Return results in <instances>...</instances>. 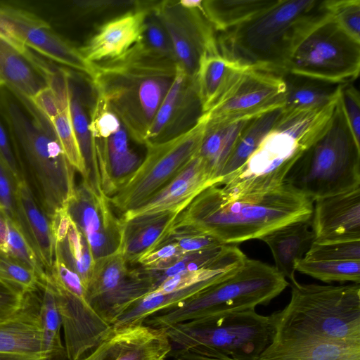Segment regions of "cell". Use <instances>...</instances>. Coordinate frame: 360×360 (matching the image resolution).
Returning a JSON list of instances; mask_svg holds the SVG:
<instances>
[{
  "label": "cell",
  "instance_id": "obj_1",
  "mask_svg": "<svg viewBox=\"0 0 360 360\" xmlns=\"http://www.w3.org/2000/svg\"><path fill=\"white\" fill-rule=\"evenodd\" d=\"M313 202L290 186L259 195L233 197L219 185L203 190L176 217L174 229L188 226L223 244L260 239L288 224L311 218Z\"/></svg>",
  "mask_w": 360,
  "mask_h": 360
},
{
  "label": "cell",
  "instance_id": "obj_2",
  "mask_svg": "<svg viewBox=\"0 0 360 360\" xmlns=\"http://www.w3.org/2000/svg\"><path fill=\"white\" fill-rule=\"evenodd\" d=\"M96 96L119 117L129 137L144 145L147 132L176 73L175 61L135 44L122 56L96 63Z\"/></svg>",
  "mask_w": 360,
  "mask_h": 360
},
{
  "label": "cell",
  "instance_id": "obj_3",
  "mask_svg": "<svg viewBox=\"0 0 360 360\" xmlns=\"http://www.w3.org/2000/svg\"><path fill=\"white\" fill-rule=\"evenodd\" d=\"M328 14L325 0H278L217 37L223 56L257 70L282 75L300 40Z\"/></svg>",
  "mask_w": 360,
  "mask_h": 360
},
{
  "label": "cell",
  "instance_id": "obj_4",
  "mask_svg": "<svg viewBox=\"0 0 360 360\" xmlns=\"http://www.w3.org/2000/svg\"><path fill=\"white\" fill-rule=\"evenodd\" d=\"M0 116L11 140L32 175L41 207L51 219L63 209L75 188L68 160L50 121L30 100L0 89Z\"/></svg>",
  "mask_w": 360,
  "mask_h": 360
},
{
  "label": "cell",
  "instance_id": "obj_5",
  "mask_svg": "<svg viewBox=\"0 0 360 360\" xmlns=\"http://www.w3.org/2000/svg\"><path fill=\"white\" fill-rule=\"evenodd\" d=\"M291 282L288 304L271 314L272 338L360 345V285Z\"/></svg>",
  "mask_w": 360,
  "mask_h": 360
},
{
  "label": "cell",
  "instance_id": "obj_6",
  "mask_svg": "<svg viewBox=\"0 0 360 360\" xmlns=\"http://www.w3.org/2000/svg\"><path fill=\"white\" fill-rule=\"evenodd\" d=\"M283 184L313 202L360 186V146L347 124L339 98L328 126L296 160Z\"/></svg>",
  "mask_w": 360,
  "mask_h": 360
},
{
  "label": "cell",
  "instance_id": "obj_7",
  "mask_svg": "<svg viewBox=\"0 0 360 360\" xmlns=\"http://www.w3.org/2000/svg\"><path fill=\"white\" fill-rule=\"evenodd\" d=\"M288 285L274 266L247 257L224 278L184 302L149 316L143 324L165 328L212 315L255 309L269 303Z\"/></svg>",
  "mask_w": 360,
  "mask_h": 360
},
{
  "label": "cell",
  "instance_id": "obj_8",
  "mask_svg": "<svg viewBox=\"0 0 360 360\" xmlns=\"http://www.w3.org/2000/svg\"><path fill=\"white\" fill-rule=\"evenodd\" d=\"M165 330L175 349L234 360H253L274 335L271 316L259 314L255 309L205 316Z\"/></svg>",
  "mask_w": 360,
  "mask_h": 360
},
{
  "label": "cell",
  "instance_id": "obj_9",
  "mask_svg": "<svg viewBox=\"0 0 360 360\" xmlns=\"http://www.w3.org/2000/svg\"><path fill=\"white\" fill-rule=\"evenodd\" d=\"M359 70L360 42L346 33L328 13L297 44L285 74L341 84L356 79Z\"/></svg>",
  "mask_w": 360,
  "mask_h": 360
},
{
  "label": "cell",
  "instance_id": "obj_10",
  "mask_svg": "<svg viewBox=\"0 0 360 360\" xmlns=\"http://www.w3.org/2000/svg\"><path fill=\"white\" fill-rule=\"evenodd\" d=\"M207 118L202 114L186 131L164 142L146 146V155L129 181L109 198L122 214L145 202L171 181L194 157L205 135Z\"/></svg>",
  "mask_w": 360,
  "mask_h": 360
},
{
  "label": "cell",
  "instance_id": "obj_11",
  "mask_svg": "<svg viewBox=\"0 0 360 360\" xmlns=\"http://www.w3.org/2000/svg\"><path fill=\"white\" fill-rule=\"evenodd\" d=\"M305 149L288 132L274 127L239 169L218 184L228 195L245 197L274 191Z\"/></svg>",
  "mask_w": 360,
  "mask_h": 360
},
{
  "label": "cell",
  "instance_id": "obj_12",
  "mask_svg": "<svg viewBox=\"0 0 360 360\" xmlns=\"http://www.w3.org/2000/svg\"><path fill=\"white\" fill-rule=\"evenodd\" d=\"M127 264L120 250L96 260L87 287L89 302L111 327L135 302L156 288L145 269H129Z\"/></svg>",
  "mask_w": 360,
  "mask_h": 360
},
{
  "label": "cell",
  "instance_id": "obj_13",
  "mask_svg": "<svg viewBox=\"0 0 360 360\" xmlns=\"http://www.w3.org/2000/svg\"><path fill=\"white\" fill-rule=\"evenodd\" d=\"M89 127L101 188L110 198L129 181L142 160L131 149L129 134L119 117L98 97Z\"/></svg>",
  "mask_w": 360,
  "mask_h": 360
},
{
  "label": "cell",
  "instance_id": "obj_14",
  "mask_svg": "<svg viewBox=\"0 0 360 360\" xmlns=\"http://www.w3.org/2000/svg\"><path fill=\"white\" fill-rule=\"evenodd\" d=\"M0 30L32 51L86 75L91 81L96 63L86 60L79 49L59 35L33 13L0 4Z\"/></svg>",
  "mask_w": 360,
  "mask_h": 360
},
{
  "label": "cell",
  "instance_id": "obj_15",
  "mask_svg": "<svg viewBox=\"0 0 360 360\" xmlns=\"http://www.w3.org/2000/svg\"><path fill=\"white\" fill-rule=\"evenodd\" d=\"M151 11L169 35L176 64L194 78L203 55L219 52L212 25L200 10L184 8L174 1L152 5Z\"/></svg>",
  "mask_w": 360,
  "mask_h": 360
},
{
  "label": "cell",
  "instance_id": "obj_16",
  "mask_svg": "<svg viewBox=\"0 0 360 360\" xmlns=\"http://www.w3.org/2000/svg\"><path fill=\"white\" fill-rule=\"evenodd\" d=\"M65 208L86 239L95 261L119 250L122 221L115 216L109 198L102 191H96L82 180Z\"/></svg>",
  "mask_w": 360,
  "mask_h": 360
},
{
  "label": "cell",
  "instance_id": "obj_17",
  "mask_svg": "<svg viewBox=\"0 0 360 360\" xmlns=\"http://www.w3.org/2000/svg\"><path fill=\"white\" fill-rule=\"evenodd\" d=\"M285 84L281 75L245 70L206 115L208 122L255 116L283 106Z\"/></svg>",
  "mask_w": 360,
  "mask_h": 360
},
{
  "label": "cell",
  "instance_id": "obj_18",
  "mask_svg": "<svg viewBox=\"0 0 360 360\" xmlns=\"http://www.w3.org/2000/svg\"><path fill=\"white\" fill-rule=\"evenodd\" d=\"M202 114L194 78L177 65L174 80L155 114L144 145L164 142L186 131Z\"/></svg>",
  "mask_w": 360,
  "mask_h": 360
},
{
  "label": "cell",
  "instance_id": "obj_19",
  "mask_svg": "<svg viewBox=\"0 0 360 360\" xmlns=\"http://www.w3.org/2000/svg\"><path fill=\"white\" fill-rule=\"evenodd\" d=\"M55 68L0 30V89L30 100L48 86Z\"/></svg>",
  "mask_w": 360,
  "mask_h": 360
},
{
  "label": "cell",
  "instance_id": "obj_20",
  "mask_svg": "<svg viewBox=\"0 0 360 360\" xmlns=\"http://www.w3.org/2000/svg\"><path fill=\"white\" fill-rule=\"evenodd\" d=\"M41 288L25 295L20 307L0 322V360H42Z\"/></svg>",
  "mask_w": 360,
  "mask_h": 360
},
{
  "label": "cell",
  "instance_id": "obj_21",
  "mask_svg": "<svg viewBox=\"0 0 360 360\" xmlns=\"http://www.w3.org/2000/svg\"><path fill=\"white\" fill-rule=\"evenodd\" d=\"M218 184L207 172L196 154L166 185L138 207L126 212L120 219L159 212H182L192 200L207 187Z\"/></svg>",
  "mask_w": 360,
  "mask_h": 360
},
{
  "label": "cell",
  "instance_id": "obj_22",
  "mask_svg": "<svg viewBox=\"0 0 360 360\" xmlns=\"http://www.w3.org/2000/svg\"><path fill=\"white\" fill-rule=\"evenodd\" d=\"M314 202L315 241L360 240V186Z\"/></svg>",
  "mask_w": 360,
  "mask_h": 360
},
{
  "label": "cell",
  "instance_id": "obj_23",
  "mask_svg": "<svg viewBox=\"0 0 360 360\" xmlns=\"http://www.w3.org/2000/svg\"><path fill=\"white\" fill-rule=\"evenodd\" d=\"M151 6H139L103 24L79 51L89 62L98 63L116 58L139 39Z\"/></svg>",
  "mask_w": 360,
  "mask_h": 360
},
{
  "label": "cell",
  "instance_id": "obj_24",
  "mask_svg": "<svg viewBox=\"0 0 360 360\" xmlns=\"http://www.w3.org/2000/svg\"><path fill=\"white\" fill-rule=\"evenodd\" d=\"M15 199L18 225L47 274L55 258L51 219L39 205L24 176L15 184Z\"/></svg>",
  "mask_w": 360,
  "mask_h": 360
},
{
  "label": "cell",
  "instance_id": "obj_25",
  "mask_svg": "<svg viewBox=\"0 0 360 360\" xmlns=\"http://www.w3.org/2000/svg\"><path fill=\"white\" fill-rule=\"evenodd\" d=\"M179 212H159L122 220L120 252L127 264L137 263L155 249L173 229Z\"/></svg>",
  "mask_w": 360,
  "mask_h": 360
},
{
  "label": "cell",
  "instance_id": "obj_26",
  "mask_svg": "<svg viewBox=\"0 0 360 360\" xmlns=\"http://www.w3.org/2000/svg\"><path fill=\"white\" fill-rule=\"evenodd\" d=\"M253 360H360V345L311 339L272 338Z\"/></svg>",
  "mask_w": 360,
  "mask_h": 360
},
{
  "label": "cell",
  "instance_id": "obj_27",
  "mask_svg": "<svg viewBox=\"0 0 360 360\" xmlns=\"http://www.w3.org/2000/svg\"><path fill=\"white\" fill-rule=\"evenodd\" d=\"M50 219L55 240V255L79 276L87 290L95 259L86 239L72 221L65 207Z\"/></svg>",
  "mask_w": 360,
  "mask_h": 360
},
{
  "label": "cell",
  "instance_id": "obj_28",
  "mask_svg": "<svg viewBox=\"0 0 360 360\" xmlns=\"http://www.w3.org/2000/svg\"><path fill=\"white\" fill-rule=\"evenodd\" d=\"M311 218L292 222L260 238L270 248L276 269L290 281L295 280V263L304 257L315 240Z\"/></svg>",
  "mask_w": 360,
  "mask_h": 360
},
{
  "label": "cell",
  "instance_id": "obj_29",
  "mask_svg": "<svg viewBox=\"0 0 360 360\" xmlns=\"http://www.w3.org/2000/svg\"><path fill=\"white\" fill-rule=\"evenodd\" d=\"M248 68L219 52L204 54L194 77L202 113L211 110Z\"/></svg>",
  "mask_w": 360,
  "mask_h": 360
},
{
  "label": "cell",
  "instance_id": "obj_30",
  "mask_svg": "<svg viewBox=\"0 0 360 360\" xmlns=\"http://www.w3.org/2000/svg\"><path fill=\"white\" fill-rule=\"evenodd\" d=\"M255 116L208 122L197 155L211 176L220 183V172L243 129Z\"/></svg>",
  "mask_w": 360,
  "mask_h": 360
},
{
  "label": "cell",
  "instance_id": "obj_31",
  "mask_svg": "<svg viewBox=\"0 0 360 360\" xmlns=\"http://www.w3.org/2000/svg\"><path fill=\"white\" fill-rule=\"evenodd\" d=\"M115 330H119L120 340L114 360H165L172 351L164 328L143 323Z\"/></svg>",
  "mask_w": 360,
  "mask_h": 360
},
{
  "label": "cell",
  "instance_id": "obj_32",
  "mask_svg": "<svg viewBox=\"0 0 360 360\" xmlns=\"http://www.w3.org/2000/svg\"><path fill=\"white\" fill-rule=\"evenodd\" d=\"M281 76L285 84L283 114L321 108L339 96L340 84L289 73Z\"/></svg>",
  "mask_w": 360,
  "mask_h": 360
},
{
  "label": "cell",
  "instance_id": "obj_33",
  "mask_svg": "<svg viewBox=\"0 0 360 360\" xmlns=\"http://www.w3.org/2000/svg\"><path fill=\"white\" fill-rule=\"evenodd\" d=\"M283 106L253 117L239 135L219 174L220 182L239 169L258 148L278 121Z\"/></svg>",
  "mask_w": 360,
  "mask_h": 360
},
{
  "label": "cell",
  "instance_id": "obj_34",
  "mask_svg": "<svg viewBox=\"0 0 360 360\" xmlns=\"http://www.w3.org/2000/svg\"><path fill=\"white\" fill-rule=\"evenodd\" d=\"M278 1V0L202 1L201 12L215 31L222 32L245 22Z\"/></svg>",
  "mask_w": 360,
  "mask_h": 360
},
{
  "label": "cell",
  "instance_id": "obj_35",
  "mask_svg": "<svg viewBox=\"0 0 360 360\" xmlns=\"http://www.w3.org/2000/svg\"><path fill=\"white\" fill-rule=\"evenodd\" d=\"M39 316L42 360H68L60 337L62 320L55 292L47 278L41 286Z\"/></svg>",
  "mask_w": 360,
  "mask_h": 360
},
{
  "label": "cell",
  "instance_id": "obj_36",
  "mask_svg": "<svg viewBox=\"0 0 360 360\" xmlns=\"http://www.w3.org/2000/svg\"><path fill=\"white\" fill-rule=\"evenodd\" d=\"M70 111L75 134L86 167V177L82 180L86 181L96 191L101 192L93 141L89 127V119L79 98L71 86Z\"/></svg>",
  "mask_w": 360,
  "mask_h": 360
},
{
  "label": "cell",
  "instance_id": "obj_37",
  "mask_svg": "<svg viewBox=\"0 0 360 360\" xmlns=\"http://www.w3.org/2000/svg\"><path fill=\"white\" fill-rule=\"evenodd\" d=\"M295 270L323 282L360 283V261H312L302 258Z\"/></svg>",
  "mask_w": 360,
  "mask_h": 360
},
{
  "label": "cell",
  "instance_id": "obj_38",
  "mask_svg": "<svg viewBox=\"0 0 360 360\" xmlns=\"http://www.w3.org/2000/svg\"><path fill=\"white\" fill-rule=\"evenodd\" d=\"M231 245L222 244L207 250L186 252L179 262L162 271L143 269L151 276L157 288L166 278L179 272L198 270L214 264L224 256Z\"/></svg>",
  "mask_w": 360,
  "mask_h": 360
},
{
  "label": "cell",
  "instance_id": "obj_39",
  "mask_svg": "<svg viewBox=\"0 0 360 360\" xmlns=\"http://www.w3.org/2000/svg\"><path fill=\"white\" fill-rule=\"evenodd\" d=\"M0 281L22 295L39 290L44 282L34 272L2 251H0Z\"/></svg>",
  "mask_w": 360,
  "mask_h": 360
},
{
  "label": "cell",
  "instance_id": "obj_40",
  "mask_svg": "<svg viewBox=\"0 0 360 360\" xmlns=\"http://www.w3.org/2000/svg\"><path fill=\"white\" fill-rule=\"evenodd\" d=\"M135 44L147 53L176 62L169 35L160 20L152 12L151 7L146 17L143 31Z\"/></svg>",
  "mask_w": 360,
  "mask_h": 360
},
{
  "label": "cell",
  "instance_id": "obj_41",
  "mask_svg": "<svg viewBox=\"0 0 360 360\" xmlns=\"http://www.w3.org/2000/svg\"><path fill=\"white\" fill-rule=\"evenodd\" d=\"M65 155L82 178L86 177L85 164L73 129L70 105L50 121Z\"/></svg>",
  "mask_w": 360,
  "mask_h": 360
},
{
  "label": "cell",
  "instance_id": "obj_42",
  "mask_svg": "<svg viewBox=\"0 0 360 360\" xmlns=\"http://www.w3.org/2000/svg\"><path fill=\"white\" fill-rule=\"evenodd\" d=\"M6 254L34 272L44 282L47 274L19 226L8 219Z\"/></svg>",
  "mask_w": 360,
  "mask_h": 360
},
{
  "label": "cell",
  "instance_id": "obj_43",
  "mask_svg": "<svg viewBox=\"0 0 360 360\" xmlns=\"http://www.w3.org/2000/svg\"><path fill=\"white\" fill-rule=\"evenodd\" d=\"M304 258L312 261H360V240H314Z\"/></svg>",
  "mask_w": 360,
  "mask_h": 360
},
{
  "label": "cell",
  "instance_id": "obj_44",
  "mask_svg": "<svg viewBox=\"0 0 360 360\" xmlns=\"http://www.w3.org/2000/svg\"><path fill=\"white\" fill-rule=\"evenodd\" d=\"M325 6L340 27L360 42V1L325 0Z\"/></svg>",
  "mask_w": 360,
  "mask_h": 360
},
{
  "label": "cell",
  "instance_id": "obj_45",
  "mask_svg": "<svg viewBox=\"0 0 360 360\" xmlns=\"http://www.w3.org/2000/svg\"><path fill=\"white\" fill-rule=\"evenodd\" d=\"M165 239L176 243L185 253L207 250L223 244L213 236L188 226L172 229Z\"/></svg>",
  "mask_w": 360,
  "mask_h": 360
},
{
  "label": "cell",
  "instance_id": "obj_46",
  "mask_svg": "<svg viewBox=\"0 0 360 360\" xmlns=\"http://www.w3.org/2000/svg\"><path fill=\"white\" fill-rule=\"evenodd\" d=\"M184 254L176 243L165 239L155 249L142 257L137 264L147 270L162 271L179 262Z\"/></svg>",
  "mask_w": 360,
  "mask_h": 360
},
{
  "label": "cell",
  "instance_id": "obj_47",
  "mask_svg": "<svg viewBox=\"0 0 360 360\" xmlns=\"http://www.w3.org/2000/svg\"><path fill=\"white\" fill-rule=\"evenodd\" d=\"M339 103L350 131L360 146V96L359 91L350 82L340 84Z\"/></svg>",
  "mask_w": 360,
  "mask_h": 360
},
{
  "label": "cell",
  "instance_id": "obj_48",
  "mask_svg": "<svg viewBox=\"0 0 360 360\" xmlns=\"http://www.w3.org/2000/svg\"><path fill=\"white\" fill-rule=\"evenodd\" d=\"M68 98L60 96L51 86H46L39 91L30 101L36 109L51 121L61 110L70 105Z\"/></svg>",
  "mask_w": 360,
  "mask_h": 360
},
{
  "label": "cell",
  "instance_id": "obj_49",
  "mask_svg": "<svg viewBox=\"0 0 360 360\" xmlns=\"http://www.w3.org/2000/svg\"><path fill=\"white\" fill-rule=\"evenodd\" d=\"M15 181L0 162V207L6 218L18 225L16 199Z\"/></svg>",
  "mask_w": 360,
  "mask_h": 360
},
{
  "label": "cell",
  "instance_id": "obj_50",
  "mask_svg": "<svg viewBox=\"0 0 360 360\" xmlns=\"http://www.w3.org/2000/svg\"><path fill=\"white\" fill-rule=\"evenodd\" d=\"M9 134L0 118V162L17 182L23 175L11 145Z\"/></svg>",
  "mask_w": 360,
  "mask_h": 360
},
{
  "label": "cell",
  "instance_id": "obj_51",
  "mask_svg": "<svg viewBox=\"0 0 360 360\" xmlns=\"http://www.w3.org/2000/svg\"><path fill=\"white\" fill-rule=\"evenodd\" d=\"M119 330H112V333L98 345L77 360H114L120 346Z\"/></svg>",
  "mask_w": 360,
  "mask_h": 360
},
{
  "label": "cell",
  "instance_id": "obj_52",
  "mask_svg": "<svg viewBox=\"0 0 360 360\" xmlns=\"http://www.w3.org/2000/svg\"><path fill=\"white\" fill-rule=\"evenodd\" d=\"M24 296L0 281V322L17 311Z\"/></svg>",
  "mask_w": 360,
  "mask_h": 360
},
{
  "label": "cell",
  "instance_id": "obj_53",
  "mask_svg": "<svg viewBox=\"0 0 360 360\" xmlns=\"http://www.w3.org/2000/svg\"><path fill=\"white\" fill-rule=\"evenodd\" d=\"M173 360H234L229 358H221L205 355L184 349H172Z\"/></svg>",
  "mask_w": 360,
  "mask_h": 360
},
{
  "label": "cell",
  "instance_id": "obj_54",
  "mask_svg": "<svg viewBox=\"0 0 360 360\" xmlns=\"http://www.w3.org/2000/svg\"><path fill=\"white\" fill-rule=\"evenodd\" d=\"M8 239V219L0 208V251L6 252Z\"/></svg>",
  "mask_w": 360,
  "mask_h": 360
},
{
  "label": "cell",
  "instance_id": "obj_55",
  "mask_svg": "<svg viewBox=\"0 0 360 360\" xmlns=\"http://www.w3.org/2000/svg\"><path fill=\"white\" fill-rule=\"evenodd\" d=\"M0 208H1V207H0ZM1 210H2V209H1Z\"/></svg>",
  "mask_w": 360,
  "mask_h": 360
}]
</instances>
